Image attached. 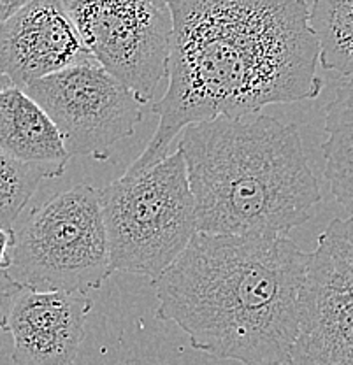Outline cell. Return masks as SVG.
<instances>
[{
    "instance_id": "1",
    "label": "cell",
    "mask_w": 353,
    "mask_h": 365,
    "mask_svg": "<svg viewBox=\"0 0 353 365\" xmlns=\"http://www.w3.org/2000/svg\"><path fill=\"white\" fill-rule=\"evenodd\" d=\"M173 46L158 127L125 174L157 165L188 125L317 98L318 43L305 0H167Z\"/></svg>"
},
{
    "instance_id": "2",
    "label": "cell",
    "mask_w": 353,
    "mask_h": 365,
    "mask_svg": "<svg viewBox=\"0 0 353 365\" xmlns=\"http://www.w3.org/2000/svg\"><path fill=\"white\" fill-rule=\"evenodd\" d=\"M307 257L288 237L197 232L153 281L157 318L190 346L241 365H287L299 332Z\"/></svg>"
},
{
    "instance_id": "3",
    "label": "cell",
    "mask_w": 353,
    "mask_h": 365,
    "mask_svg": "<svg viewBox=\"0 0 353 365\" xmlns=\"http://www.w3.org/2000/svg\"><path fill=\"white\" fill-rule=\"evenodd\" d=\"M178 151L200 234L287 237L322 200L297 125L267 114L188 125Z\"/></svg>"
},
{
    "instance_id": "4",
    "label": "cell",
    "mask_w": 353,
    "mask_h": 365,
    "mask_svg": "<svg viewBox=\"0 0 353 365\" xmlns=\"http://www.w3.org/2000/svg\"><path fill=\"white\" fill-rule=\"evenodd\" d=\"M113 272L153 283L197 234L195 207L180 151L98 190Z\"/></svg>"
},
{
    "instance_id": "5",
    "label": "cell",
    "mask_w": 353,
    "mask_h": 365,
    "mask_svg": "<svg viewBox=\"0 0 353 365\" xmlns=\"http://www.w3.org/2000/svg\"><path fill=\"white\" fill-rule=\"evenodd\" d=\"M98 190L76 185L34 209L14 230L7 276L34 292L88 294L111 276Z\"/></svg>"
},
{
    "instance_id": "6",
    "label": "cell",
    "mask_w": 353,
    "mask_h": 365,
    "mask_svg": "<svg viewBox=\"0 0 353 365\" xmlns=\"http://www.w3.org/2000/svg\"><path fill=\"white\" fill-rule=\"evenodd\" d=\"M92 58L148 104L167 79L173 16L167 0H63Z\"/></svg>"
},
{
    "instance_id": "7",
    "label": "cell",
    "mask_w": 353,
    "mask_h": 365,
    "mask_svg": "<svg viewBox=\"0 0 353 365\" xmlns=\"http://www.w3.org/2000/svg\"><path fill=\"white\" fill-rule=\"evenodd\" d=\"M24 91L55 123L69 158L108 160L143 120V102L95 60L39 79Z\"/></svg>"
},
{
    "instance_id": "8",
    "label": "cell",
    "mask_w": 353,
    "mask_h": 365,
    "mask_svg": "<svg viewBox=\"0 0 353 365\" xmlns=\"http://www.w3.org/2000/svg\"><path fill=\"white\" fill-rule=\"evenodd\" d=\"M287 365H353V218L332 220L307 257Z\"/></svg>"
},
{
    "instance_id": "9",
    "label": "cell",
    "mask_w": 353,
    "mask_h": 365,
    "mask_svg": "<svg viewBox=\"0 0 353 365\" xmlns=\"http://www.w3.org/2000/svg\"><path fill=\"white\" fill-rule=\"evenodd\" d=\"M58 0H30L0 26V72L14 88L92 62Z\"/></svg>"
},
{
    "instance_id": "10",
    "label": "cell",
    "mask_w": 353,
    "mask_h": 365,
    "mask_svg": "<svg viewBox=\"0 0 353 365\" xmlns=\"http://www.w3.org/2000/svg\"><path fill=\"white\" fill-rule=\"evenodd\" d=\"M92 307V299L85 294L21 288L4 325V332L13 337V362L76 365Z\"/></svg>"
},
{
    "instance_id": "11",
    "label": "cell",
    "mask_w": 353,
    "mask_h": 365,
    "mask_svg": "<svg viewBox=\"0 0 353 365\" xmlns=\"http://www.w3.org/2000/svg\"><path fill=\"white\" fill-rule=\"evenodd\" d=\"M0 151L26 165L60 178L69 155L55 123L24 90L7 86L0 91Z\"/></svg>"
},
{
    "instance_id": "12",
    "label": "cell",
    "mask_w": 353,
    "mask_h": 365,
    "mask_svg": "<svg viewBox=\"0 0 353 365\" xmlns=\"http://www.w3.org/2000/svg\"><path fill=\"white\" fill-rule=\"evenodd\" d=\"M324 176L330 193L353 218V79H344L325 108Z\"/></svg>"
},
{
    "instance_id": "13",
    "label": "cell",
    "mask_w": 353,
    "mask_h": 365,
    "mask_svg": "<svg viewBox=\"0 0 353 365\" xmlns=\"http://www.w3.org/2000/svg\"><path fill=\"white\" fill-rule=\"evenodd\" d=\"M309 26L320 66L353 79V0H314L309 4Z\"/></svg>"
},
{
    "instance_id": "14",
    "label": "cell",
    "mask_w": 353,
    "mask_h": 365,
    "mask_svg": "<svg viewBox=\"0 0 353 365\" xmlns=\"http://www.w3.org/2000/svg\"><path fill=\"white\" fill-rule=\"evenodd\" d=\"M44 180H49L44 170L0 151V227L14 230V223Z\"/></svg>"
},
{
    "instance_id": "15",
    "label": "cell",
    "mask_w": 353,
    "mask_h": 365,
    "mask_svg": "<svg viewBox=\"0 0 353 365\" xmlns=\"http://www.w3.org/2000/svg\"><path fill=\"white\" fill-rule=\"evenodd\" d=\"M20 284L14 283V281L7 276V272H0V330H4L11 304H13L14 297L20 294Z\"/></svg>"
},
{
    "instance_id": "16",
    "label": "cell",
    "mask_w": 353,
    "mask_h": 365,
    "mask_svg": "<svg viewBox=\"0 0 353 365\" xmlns=\"http://www.w3.org/2000/svg\"><path fill=\"white\" fill-rule=\"evenodd\" d=\"M14 230L0 227V272H7L11 265V250H13Z\"/></svg>"
},
{
    "instance_id": "17",
    "label": "cell",
    "mask_w": 353,
    "mask_h": 365,
    "mask_svg": "<svg viewBox=\"0 0 353 365\" xmlns=\"http://www.w3.org/2000/svg\"><path fill=\"white\" fill-rule=\"evenodd\" d=\"M24 4L25 2H21V0H13V2H11V0H7V2L0 0V26L9 20V18L13 16V14L16 13Z\"/></svg>"
},
{
    "instance_id": "18",
    "label": "cell",
    "mask_w": 353,
    "mask_h": 365,
    "mask_svg": "<svg viewBox=\"0 0 353 365\" xmlns=\"http://www.w3.org/2000/svg\"><path fill=\"white\" fill-rule=\"evenodd\" d=\"M7 86H11V85H9V83H7V79L4 78L2 72H0V91H2L4 88H7Z\"/></svg>"
},
{
    "instance_id": "19",
    "label": "cell",
    "mask_w": 353,
    "mask_h": 365,
    "mask_svg": "<svg viewBox=\"0 0 353 365\" xmlns=\"http://www.w3.org/2000/svg\"><path fill=\"white\" fill-rule=\"evenodd\" d=\"M125 365H143V364L139 362L138 359H131V360H127V362H125Z\"/></svg>"
}]
</instances>
